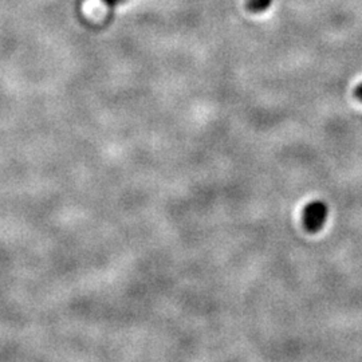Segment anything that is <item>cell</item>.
<instances>
[{
    "mask_svg": "<svg viewBox=\"0 0 362 362\" xmlns=\"http://www.w3.org/2000/svg\"><path fill=\"white\" fill-rule=\"evenodd\" d=\"M328 217H329V207L322 200H314L304 208L302 222L309 233H315L321 231Z\"/></svg>",
    "mask_w": 362,
    "mask_h": 362,
    "instance_id": "obj_1",
    "label": "cell"
},
{
    "mask_svg": "<svg viewBox=\"0 0 362 362\" xmlns=\"http://www.w3.org/2000/svg\"><path fill=\"white\" fill-rule=\"evenodd\" d=\"M83 15L94 22H101L107 17V0H85L82 4Z\"/></svg>",
    "mask_w": 362,
    "mask_h": 362,
    "instance_id": "obj_2",
    "label": "cell"
},
{
    "mask_svg": "<svg viewBox=\"0 0 362 362\" xmlns=\"http://www.w3.org/2000/svg\"><path fill=\"white\" fill-rule=\"evenodd\" d=\"M273 0H247V7L251 10V11H255V12H260V11H264L268 8V6L271 4Z\"/></svg>",
    "mask_w": 362,
    "mask_h": 362,
    "instance_id": "obj_3",
    "label": "cell"
},
{
    "mask_svg": "<svg viewBox=\"0 0 362 362\" xmlns=\"http://www.w3.org/2000/svg\"><path fill=\"white\" fill-rule=\"evenodd\" d=\"M354 96H356V98H357L359 101H361L362 103V83H360V85L356 87V90H354Z\"/></svg>",
    "mask_w": 362,
    "mask_h": 362,
    "instance_id": "obj_4",
    "label": "cell"
}]
</instances>
